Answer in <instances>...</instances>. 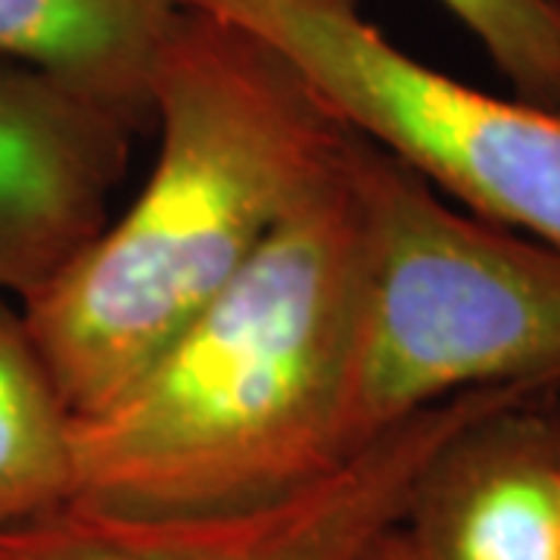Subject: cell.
<instances>
[{
	"label": "cell",
	"instance_id": "cell-1",
	"mask_svg": "<svg viewBox=\"0 0 560 560\" xmlns=\"http://www.w3.org/2000/svg\"><path fill=\"white\" fill-rule=\"evenodd\" d=\"M135 200L20 302L72 418L138 377L342 160L349 128L268 44L200 7L162 47Z\"/></svg>",
	"mask_w": 560,
	"mask_h": 560
},
{
	"label": "cell",
	"instance_id": "cell-2",
	"mask_svg": "<svg viewBox=\"0 0 560 560\" xmlns=\"http://www.w3.org/2000/svg\"><path fill=\"white\" fill-rule=\"evenodd\" d=\"M359 212L340 168L113 399L72 418L69 501L219 511L352 458Z\"/></svg>",
	"mask_w": 560,
	"mask_h": 560
},
{
	"label": "cell",
	"instance_id": "cell-3",
	"mask_svg": "<svg viewBox=\"0 0 560 560\" xmlns=\"http://www.w3.org/2000/svg\"><path fill=\"white\" fill-rule=\"evenodd\" d=\"M342 175L361 234L355 445L470 389L560 377V249L460 212L352 131Z\"/></svg>",
	"mask_w": 560,
	"mask_h": 560
},
{
	"label": "cell",
	"instance_id": "cell-4",
	"mask_svg": "<svg viewBox=\"0 0 560 560\" xmlns=\"http://www.w3.org/2000/svg\"><path fill=\"white\" fill-rule=\"evenodd\" d=\"M290 62L359 138L482 219L560 249V109L495 97L415 60L361 0H187Z\"/></svg>",
	"mask_w": 560,
	"mask_h": 560
},
{
	"label": "cell",
	"instance_id": "cell-5",
	"mask_svg": "<svg viewBox=\"0 0 560 560\" xmlns=\"http://www.w3.org/2000/svg\"><path fill=\"white\" fill-rule=\"evenodd\" d=\"M536 383L548 381L482 386L430 405L334 470L253 504L128 514L66 501L38 521L0 533V555L7 560H355L399 526L415 482L442 442L489 405Z\"/></svg>",
	"mask_w": 560,
	"mask_h": 560
},
{
	"label": "cell",
	"instance_id": "cell-6",
	"mask_svg": "<svg viewBox=\"0 0 560 560\" xmlns=\"http://www.w3.org/2000/svg\"><path fill=\"white\" fill-rule=\"evenodd\" d=\"M135 131L38 69L0 60V293L28 300L97 237Z\"/></svg>",
	"mask_w": 560,
	"mask_h": 560
},
{
	"label": "cell",
	"instance_id": "cell-7",
	"mask_svg": "<svg viewBox=\"0 0 560 560\" xmlns=\"http://www.w3.org/2000/svg\"><path fill=\"white\" fill-rule=\"evenodd\" d=\"M399 529L420 560H560V381L489 405L442 442Z\"/></svg>",
	"mask_w": 560,
	"mask_h": 560
},
{
	"label": "cell",
	"instance_id": "cell-8",
	"mask_svg": "<svg viewBox=\"0 0 560 560\" xmlns=\"http://www.w3.org/2000/svg\"><path fill=\"white\" fill-rule=\"evenodd\" d=\"M187 0H0V60L20 62L140 128Z\"/></svg>",
	"mask_w": 560,
	"mask_h": 560
},
{
	"label": "cell",
	"instance_id": "cell-9",
	"mask_svg": "<svg viewBox=\"0 0 560 560\" xmlns=\"http://www.w3.org/2000/svg\"><path fill=\"white\" fill-rule=\"evenodd\" d=\"M72 489V415L20 302L0 293V533L57 511Z\"/></svg>",
	"mask_w": 560,
	"mask_h": 560
},
{
	"label": "cell",
	"instance_id": "cell-10",
	"mask_svg": "<svg viewBox=\"0 0 560 560\" xmlns=\"http://www.w3.org/2000/svg\"><path fill=\"white\" fill-rule=\"evenodd\" d=\"M480 40L514 97L560 109V13L545 0H442Z\"/></svg>",
	"mask_w": 560,
	"mask_h": 560
},
{
	"label": "cell",
	"instance_id": "cell-11",
	"mask_svg": "<svg viewBox=\"0 0 560 560\" xmlns=\"http://www.w3.org/2000/svg\"><path fill=\"white\" fill-rule=\"evenodd\" d=\"M355 560H420L415 555V548L408 545V539L401 536V529H389V533H383L381 539L371 541L364 551H361Z\"/></svg>",
	"mask_w": 560,
	"mask_h": 560
},
{
	"label": "cell",
	"instance_id": "cell-12",
	"mask_svg": "<svg viewBox=\"0 0 560 560\" xmlns=\"http://www.w3.org/2000/svg\"><path fill=\"white\" fill-rule=\"evenodd\" d=\"M545 3H551V7H555V10L560 13V0H545Z\"/></svg>",
	"mask_w": 560,
	"mask_h": 560
},
{
	"label": "cell",
	"instance_id": "cell-13",
	"mask_svg": "<svg viewBox=\"0 0 560 560\" xmlns=\"http://www.w3.org/2000/svg\"><path fill=\"white\" fill-rule=\"evenodd\" d=\"M0 560H7V558H3V555H0Z\"/></svg>",
	"mask_w": 560,
	"mask_h": 560
}]
</instances>
